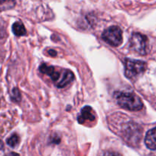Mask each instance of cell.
Wrapping results in <instances>:
<instances>
[{
    "label": "cell",
    "instance_id": "obj_1",
    "mask_svg": "<svg viewBox=\"0 0 156 156\" xmlns=\"http://www.w3.org/2000/svg\"><path fill=\"white\" fill-rule=\"evenodd\" d=\"M114 98L118 105L123 109L137 111L143 107L142 100L134 93L119 91L115 93Z\"/></svg>",
    "mask_w": 156,
    "mask_h": 156
},
{
    "label": "cell",
    "instance_id": "obj_2",
    "mask_svg": "<svg viewBox=\"0 0 156 156\" xmlns=\"http://www.w3.org/2000/svg\"><path fill=\"white\" fill-rule=\"evenodd\" d=\"M124 63H125V76L129 79L138 77L146 69L147 65L143 61L125 59Z\"/></svg>",
    "mask_w": 156,
    "mask_h": 156
},
{
    "label": "cell",
    "instance_id": "obj_3",
    "mask_svg": "<svg viewBox=\"0 0 156 156\" xmlns=\"http://www.w3.org/2000/svg\"><path fill=\"white\" fill-rule=\"evenodd\" d=\"M102 38L112 47H119L122 42V31L118 26H111L104 30Z\"/></svg>",
    "mask_w": 156,
    "mask_h": 156
},
{
    "label": "cell",
    "instance_id": "obj_4",
    "mask_svg": "<svg viewBox=\"0 0 156 156\" xmlns=\"http://www.w3.org/2000/svg\"><path fill=\"white\" fill-rule=\"evenodd\" d=\"M131 47L140 55H146L148 51V41L146 36L139 33H134L130 39Z\"/></svg>",
    "mask_w": 156,
    "mask_h": 156
},
{
    "label": "cell",
    "instance_id": "obj_5",
    "mask_svg": "<svg viewBox=\"0 0 156 156\" xmlns=\"http://www.w3.org/2000/svg\"><path fill=\"white\" fill-rule=\"evenodd\" d=\"M74 79V75L70 70H63L61 72V75L58 80L55 82V85L58 88H64L70 83Z\"/></svg>",
    "mask_w": 156,
    "mask_h": 156
},
{
    "label": "cell",
    "instance_id": "obj_6",
    "mask_svg": "<svg viewBox=\"0 0 156 156\" xmlns=\"http://www.w3.org/2000/svg\"><path fill=\"white\" fill-rule=\"evenodd\" d=\"M145 144L150 150H156V127L147 132L145 139Z\"/></svg>",
    "mask_w": 156,
    "mask_h": 156
},
{
    "label": "cell",
    "instance_id": "obj_7",
    "mask_svg": "<svg viewBox=\"0 0 156 156\" xmlns=\"http://www.w3.org/2000/svg\"><path fill=\"white\" fill-rule=\"evenodd\" d=\"M95 120V116L93 114L92 108L89 106H86L81 110L80 114L77 117V120L79 123H83L86 120L89 121H93Z\"/></svg>",
    "mask_w": 156,
    "mask_h": 156
},
{
    "label": "cell",
    "instance_id": "obj_8",
    "mask_svg": "<svg viewBox=\"0 0 156 156\" xmlns=\"http://www.w3.org/2000/svg\"><path fill=\"white\" fill-rule=\"evenodd\" d=\"M12 32L17 37L24 36L26 34V30L24 24L21 21H16L12 25Z\"/></svg>",
    "mask_w": 156,
    "mask_h": 156
},
{
    "label": "cell",
    "instance_id": "obj_9",
    "mask_svg": "<svg viewBox=\"0 0 156 156\" xmlns=\"http://www.w3.org/2000/svg\"><path fill=\"white\" fill-rule=\"evenodd\" d=\"M15 0H0V12L10 10L15 7Z\"/></svg>",
    "mask_w": 156,
    "mask_h": 156
},
{
    "label": "cell",
    "instance_id": "obj_10",
    "mask_svg": "<svg viewBox=\"0 0 156 156\" xmlns=\"http://www.w3.org/2000/svg\"><path fill=\"white\" fill-rule=\"evenodd\" d=\"M54 69V67L52 66H48L45 63L41 64L39 67V71L43 74L47 75L48 76H50L52 74Z\"/></svg>",
    "mask_w": 156,
    "mask_h": 156
},
{
    "label": "cell",
    "instance_id": "obj_11",
    "mask_svg": "<svg viewBox=\"0 0 156 156\" xmlns=\"http://www.w3.org/2000/svg\"><path fill=\"white\" fill-rule=\"evenodd\" d=\"M19 142H20L19 136H18V135H16V134H14V135H12V136H10L9 139H8L6 143H7L8 146H9L10 147L15 148L18 146Z\"/></svg>",
    "mask_w": 156,
    "mask_h": 156
},
{
    "label": "cell",
    "instance_id": "obj_12",
    "mask_svg": "<svg viewBox=\"0 0 156 156\" xmlns=\"http://www.w3.org/2000/svg\"><path fill=\"white\" fill-rule=\"evenodd\" d=\"M11 99L15 102H18L21 100V94L18 88H14L11 94Z\"/></svg>",
    "mask_w": 156,
    "mask_h": 156
},
{
    "label": "cell",
    "instance_id": "obj_13",
    "mask_svg": "<svg viewBox=\"0 0 156 156\" xmlns=\"http://www.w3.org/2000/svg\"><path fill=\"white\" fill-rule=\"evenodd\" d=\"M101 156H122L119 153L116 152H110V151H107L102 153Z\"/></svg>",
    "mask_w": 156,
    "mask_h": 156
},
{
    "label": "cell",
    "instance_id": "obj_14",
    "mask_svg": "<svg viewBox=\"0 0 156 156\" xmlns=\"http://www.w3.org/2000/svg\"><path fill=\"white\" fill-rule=\"evenodd\" d=\"M48 53L50 55V56H55L57 55V52L55 51V50H48Z\"/></svg>",
    "mask_w": 156,
    "mask_h": 156
},
{
    "label": "cell",
    "instance_id": "obj_15",
    "mask_svg": "<svg viewBox=\"0 0 156 156\" xmlns=\"http://www.w3.org/2000/svg\"><path fill=\"white\" fill-rule=\"evenodd\" d=\"M3 149H4V144H3V142L0 140V151L3 150Z\"/></svg>",
    "mask_w": 156,
    "mask_h": 156
}]
</instances>
